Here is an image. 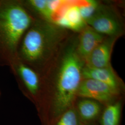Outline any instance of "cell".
I'll return each mask as SVG.
<instances>
[{
  "instance_id": "6da1fadb",
  "label": "cell",
  "mask_w": 125,
  "mask_h": 125,
  "mask_svg": "<svg viewBox=\"0 0 125 125\" xmlns=\"http://www.w3.org/2000/svg\"><path fill=\"white\" fill-rule=\"evenodd\" d=\"M77 40L70 41L59 52L54 72L51 99L53 115L59 117L72 107L82 80L85 62L76 51Z\"/></svg>"
},
{
  "instance_id": "7a4b0ae2",
  "label": "cell",
  "mask_w": 125,
  "mask_h": 125,
  "mask_svg": "<svg viewBox=\"0 0 125 125\" xmlns=\"http://www.w3.org/2000/svg\"><path fill=\"white\" fill-rule=\"evenodd\" d=\"M64 31L53 23L35 20L20 42L17 58L37 72L42 70L57 53Z\"/></svg>"
},
{
  "instance_id": "3957f363",
  "label": "cell",
  "mask_w": 125,
  "mask_h": 125,
  "mask_svg": "<svg viewBox=\"0 0 125 125\" xmlns=\"http://www.w3.org/2000/svg\"><path fill=\"white\" fill-rule=\"evenodd\" d=\"M34 21L21 2L1 1L0 5V65L9 66L17 58L20 42Z\"/></svg>"
},
{
  "instance_id": "277c9868",
  "label": "cell",
  "mask_w": 125,
  "mask_h": 125,
  "mask_svg": "<svg viewBox=\"0 0 125 125\" xmlns=\"http://www.w3.org/2000/svg\"><path fill=\"white\" fill-rule=\"evenodd\" d=\"M9 66L14 75L27 93L32 98H37L40 94L42 85L39 72L22 62L18 58L15 59Z\"/></svg>"
},
{
  "instance_id": "5b68a950",
  "label": "cell",
  "mask_w": 125,
  "mask_h": 125,
  "mask_svg": "<svg viewBox=\"0 0 125 125\" xmlns=\"http://www.w3.org/2000/svg\"><path fill=\"white\" fill-rule=\"evenodd\" d=\"M87 25L103 35L119 37L122 26L116 16L107 9L101 8L86 21Z\"/></svg>"
},
{
  "instance_id": "8992f818",
  "label": "cell",
  "mask_w": 125,
  "mask_h": 125,
  "mask_svg": "<svg viewBox=\"0 0 125 125\" xmlns=\"http://www.w3.org/2000/svg\"><path fill=\"white\" fill-rule=\"evenodd\" d=\"M118 94L102 82L92 79H83L77 90V96L106 103L111 102Z\"/></svg>"
},
{
  "instance_id": "52a82bcc",
  "label": "cell",
  "mask_w": 125,
  "mask_h": 125,
  "mask_svg": "<svg viewBox=\"0 0 125 125\" xmlns=\"http://www.w3.org/2000/svg\"><path fill=\"white\" fill-rule=\"evenodd\" d=\"M117 37H107L89 54L85 65L93 68H103L111 65L113 48Z\"/></svg>"
},
{
  "instance_id": "ba28073f",
  "label": "cell",
  "mask_w": 125,
  "mask_h": 125,
  "mask_svg": "<svg viewBox=\"0 0 125 125\" xmlns=\"http://www.w3.org/2000/svg\"><path fill=\"white\" fill-rule=\"evenodd\" d=\"M82 76L83 79H92L109 86L119 93L122 84L111 65L103 68H93L84 65Z\"/></svg>"
},
{
  "instance_id": "9c48e42d",
  "label": "cell",
  "mask_w": 125,
  "mask_h": 125,
  "mask_svg": "<svg viewBox=\"0 0 125 125\" xmlns=\"http://www.w3.org/2000/svg\"><path fill=\"white\" fill-rule=\"evenodd\" d=\"M105 36L87 25L80 31L77 40L76 51L84 62L89 54L105 39Z\"/></svg>"
},
{
  "instance_id": "30bf717a",
  "label": "cell",
  "mask_w": 125,
  "mask_h": 125,
  "mask_svg": "<svg viewBox=\"0 0 125 125\" xmlns=\"http://www.w3.org/2000/svg\"><path fill=\"white\" fill-rule=\"evenodd\" d=\"M62 29L81 31L87 25L82 17L77 5H69L62 10L53 23Z\"/></svg>"
},
{
  "instance_id": "8fae6325",
  "label": "cell",
  "mask_w": 125,
  "mask_h": 125,
  "mask_svg": "<svg viewBox=\"0 0 125 125\" xmlns=\"http://www.w3.org/2000/svg\"><path fill=\"white\" fill-rule=\"evenodd\" d=\"M27 5L35 13L40 15L43 21L52 23L53 18L58 9L65 3L63 0H29Z\"/></svg>"
},
{
  "instance_id": "7c38bea8",
  "label": "cell",
  "mask_w": 125,
  "mask_h": 125,
  "mask_svg": "<svg viewBox=\"0 0 125 125\" xmlns=\"http://www.w3.org/2000/svg\"><path fill=\"white\" fill-rule=\"evenodd\" d=\"M78 116L84 121L93 120L100 114L101 107L100 103L93 100L84 98L80 101L77 105Z\"/></svg>"
},
{
  "instance_id": "4fadbf2b",
  "label": "cell",
  "mask_w": 125,
  "mask_h": 125,
  "mask_svg": "<svg viewBox=\"0 0 125 125\" xmlns=\"http://www.w3.org/2000/svg\"><path fill=\"white\" fill-rule=\"evenodd\" d=\"M121 105L120 102L109 105L103 112L102 125H119L120 121Z\"/></svg>"
},
{
  "instance_id": "5bb4252c",
  "label": "cell",
  "mask_w": 125,
  "mask_h": 125,
  "mask_svg": "<svg viewBox=\"0 0 125 125\" xmlns=\"http://www.w3.org/2000/svg\"><path fill=\"white\" fill-rule=\"evenodd\" d=\"M82 17L85 21L90 18L100 7L98 2L95 0H86L83 4L77 5Z\"/></svg>"
},
{
  "instance_id": "9a60e30c",
  "label": "cell",
  "mask_w": 125,
  "mask_h": 125,
  "mask_svg": "<svg viewBox=\"0 0 125 125\" xmlns=\"http://www.w3.org/2000/svg\"><path fill=\"white\" fill-rule=\"evenodd\" d=\"M55 125H79L77 111L72 107L69 108L58 118Z\"/></svg>"
},
{
  "instance_id": "2e32d148",
  "label": "cell",
  "mask_w": 125,
  "mask_h": 125,
  "mask_svg": "<svg viewBox=\"0 0 125 125\" xmlns=\"http://www.w3.org/2000/svg\"></svg>"
}]
</instances>
